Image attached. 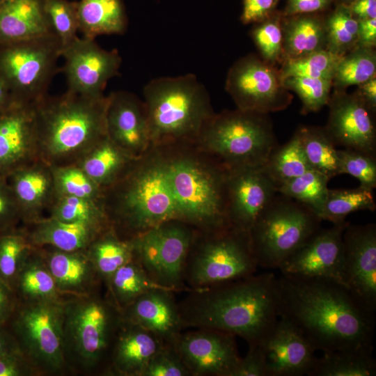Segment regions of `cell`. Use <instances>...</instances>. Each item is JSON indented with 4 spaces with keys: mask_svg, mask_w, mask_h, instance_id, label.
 I'll return each mask as SVG.
<instances>
[{
    "mask_svg": "<svg viewBox=\"0 0 376 376\" xmlns=\"http://www.w3.org/2000/svg\"><path fill=\"white\" fill-rule=\"evenodd\" d=\"M279 315L323 352L373 354L375 314L343 285L328 280L277 277Z\"/></svg>",
    "mask_w": 376,
    "mask_h": 376,
    "instance_id": "obj_1",
    "label": "cell"
},
{
    "mask_svg": "<svg viewBox=\"0 0 376 376\" xmlns=\"http://www.w3.org/2000/svg\"><path fill=\"white\" fill-rule=\"evenodd\" d=\"M184 329H212L262 344L279 318L277 277L272 272L188 292L178 302Z\"/></svg>",
    "mask_w": 376,
    "mask_h": 376,
    "instance_id": "obj_2",
    "label": "cell"
},
{
    "mask_svg": "<svg viewBox=\"0 0 376 376\" xmlns=\"http://www.w3.org/2000/svg\"><path fill=\"white\" fill-rule=\"evenodd\" d=\"M108 96L89 97L68 90L33 103L38 159L50 166L77 164L107 136Z\"/></svg>",
    "mask_w": 376,
    "mask_h": 376,
    "instance_id": "obj_3",
    "label": "cell"
},
{
    "mask_svg": "<svg viewBox=\"0 0 376 376\" xmlns=\"http://www.w3.org/2000/svg\"><path fill=\"white\" fill-rule=\"evenodd\" d=\"M158 149L178 220L199 232L230 226L227 218L228 170L194 144Z\"/></svg>",
    "mask_w": 376,
    "mask_h": 376,
    "instance_id": "obj_4",
    "label": "cell"
},
{
    "mask_svg": "<svg viewBox=\"0 0 376 376\" xmlns=\"http://www.w3.org/2000/svg\"><path fill=\"white\" fill-rule=\"evenodd\" d=\"M100 202L111 227L127 240L178 220L158 148L135 159L116 182L102 190Z\"/></svg>",
    "mask_w": 376,
    "mask_h": 376,
    "instance_id": "obj_5",
    "label": "cell"
},
{
    "mask_svg": "<svg viewBox=\"0 0 376 376\" xmlns=\"http://www.w3.org/2000/svg\"><path fill=\"white\" fill-rule=\"evenodd\" d=\"M143 94L152 148L195 144L215 113L207 90L194 74L154 79Z\"/></svg>",
    "mask_w": 376,
    "mask_h": 376,
    "instance_id": "obj_6",
    "label": "cell"
},
{
    "mask_svg": "<svg viewBox=\"0 0 376 376\" xmlns=\"http://www.w3.org/2000/svg\"><path fill=\"white\" fill-rule=\"evenodd\" d=\"M121 312L97 292L64 303L63 351L68 370L92 373L108 364Z\"/></svg>",
    "mask_w": 376,
    "mask_h": 376,
    "instance_id": "obj_7",
    "label": "cell"
},
{
    "mask_svg": "<svg viewBox=\"0 0 376 376\" xmlns=\"http://www.w3.org/2000/svg\"><path fill=\"white\" fill-rule=\"evenodd\" d=\"M194 145L228 170L264 167L279 146L267 113L238 109L214 113Z\"/></svg>",
    "mask_w": 376,
    "mask_h": 376,
    "instance_id": "obj_8",
    "label": "cell"
},
{
    "mask_svg": "<svg viewBox=\"0 0 376 376\" xmlns=\"http://www.w3.org/2000/svg\"><path fill=\"white\" fill-rule=\"evenodd\" d=\"M322 221L306 205L277 192L249 232L258 267L279 269L320 230Z\"/></svg>",
    "mask_w": 376,
    "mask_h": 376,
    "instance_id": "obj_9",
    "label": "cell"
},
{
    "mask_svg": "<svg viewBox=\"0 0 376 376\" xmlns=\"http://www.w3.org/2000/svg\"><path fill=\"white\" fill-rule=\"evenodd\" d=\"M258 267L249 233L231 226L197 230L186 261L185 282L189 291L206 288L254 274Z\"/></svg>",
    "mask_w": 376,
    "mask_h": 376,
    "instance_id": "obj_10",
    "label": "cell"
},
{
    "mask_svg": "<svg viewBox=\"0 0 376 376\" xmlns=\"http://www.w3.org/2000/svg\"><path fill=\"white\" fill-rule=\"evenodd\" d=\"M65 301L18 302L7 325L20 352L40 375L69 372L63 351Z\"/></svg>",
    "mask_w": 376,
    "mask_h": 376,
    "instance_id": "obj_11",
    "label": "cell"
},
{
    "mask_svg": "<svg viewBox=\"0 0 376 376\" xmlns=\"http://www.w3.org/2000/svg\"><path fill=\"white\" fill-rule=\"evenodd\" d=\"M61 52L55 34L0 44V79L15 102L34 103L48 95Z\"/></svg>",
    "mask_w": 376,
    "mask_h": 376,
    "instance_id": "obj_12",
    "label": "cell"
},
{
    "mask_svg": "<svg viewBox=\"0 0 376 376\" xmlns=\"http://www.w3.org/2000/svg\"><path fill=\"white\" fill-rule=\"evenodd\" d=\"M196 232L180 220L164 222L130 239L134 258L157 283L176 293L189 292L185 265Z\"/></svg>",
    "mask_w": 376,
    "mask_h": 376,
    "instance_id": "obj_13",
    "label": "cell"
},
{
    "mask_svg": "<svg viewBox=\"0 0 376 376\" xmlns=\"http://www.w3.org/2000/svg\"><path fill=\"white\" fill-rule=\"evenodd\" d=\"M226 89L237 109L242 111L268 114L286 109L292 100L279 70L253 54L238 59L230 67Z\"/></svg>",
    "mask_w": 376,
    "mask_h": 376,
    "instance_id": "obj_14",
    "label": "cell"
},
{
    "mask_svg": "<svg viewBox=\"0 0 376 376\" xmlns=\"http://www.w3.org/2000/svg\"><path fill=\"white\" fill-rule=\"evenodd\" d=\"M68 90L85 96L104 95L107 82L119 75L122 58L116 49L102 48L95 40L77 37L62 49Z\"/></svg>",
    "mask_w": 376,
    "mask_h": 376,
    "instance_id": "obj_15",
    "label": "cell"
},
{
    "mask_svg": "<svg viewBox=\"0 0 376 376\" xmlns=\"http://www.w3.org/2000/svg\"><path fill=\"white\" fill-rule=\"evenodd\" d=\"M345 287L365 309L376 312V225H351L343 234Z\"/></svg>",
    "mask_w": 376,
    "mask_h": 376,
    "instance_id": "obj_16",
    "label": "cell"
},
{
    "mask_svg": "<svg viewBox=\"0 0 376 376\" xmlns=\"http://www.w3.org/2000/svg\"><path fill=\"white\" fill-rule=\"evenodd\" d=\"M348 224L345 221L320 228L282 263L278 269L281 275L328 280L345 287L343 234Z\"/></svg>",
    "mask_w": 376,
    "mask_h": 376,
    "instance_id": "obj_17",
    "label": "cell"
},
{
    "mask_svg": "<svg viewBox=\"0 0 376 376\" xmlns=\"http://www.w3.org/2000/svg\"><path fill=\"white\" fill-rule=\"evenodd\" d=\"M327 105L329 117L324 128L335 146L376 156L375 111L359 93L335 90Z\"/></svg>",
    "mask_w": 376,
    "mask_h": 376,
    "instance_id": "obj_18",
    "label": "cell"
},
{
    "mask_svg": "<svg viewBox=\"0 0 376 376\" xmlns=\"http://www.w3.org/2000/svg\"><path fill=\"white\" fill-rule=\"evenodd\" d=\"M174 347L191 376H230L241 357L235 336L212 329L182 331Z\"/></svg>",
    "mask_w": 376,
    "mask_h": 376,
    "instance_id": "obj_19",
    "label": "cell"
},
{
    "mask_svg": "<svg viewBox=\"0 0 376 376\" xmlns=\"http://www.w3.org/2000/svg\"><path fill=\"white\" fill-rule=\"evenodd\" d=\"M276 193V186L264 167L228 170L227 218L229 226L249 233Z\"/></svg>",
    "mask_w": 376,
    "mask_h": 376,
    "instance_id": "obj_20",
    "label": "cell"
},
{
    "mask_svg": "<svg viewBox=\"0 0 376 376\" xmlns=\"http://www.w3.org/2000/svg\"><path fill=\"white\" fill-rule=\"evenodd\" d=\"M106 133L111 141L135 158L148 152L152 148L143 101L127 91L109 94Z\"/></svg>",
    "mask_w": 376,
    "mask_h": 376,
    "instance_id": "obj_21",
    "label": "cell"
},
{
    "mask_svg": "<svg viewBox=\"0 0 376 376\" xmlns=\"http://www.w3.org/2000/svg\"><path fill=\"white\" fill-rule=\"evenodd\" d=\"M37 159L33 103L15 101L0 111V179Z\"/></svg>",
    "mask_w": 376,
    "mask_h": 376,
    "instance_id": "obj_22",
    "label": "cell"
},
{
    "mask_svg": "<svg viewBox=\"0 0 376 376\" xmlns=\"http://www.w3.org/2000/svg\"><path fill=\"white\" fill-rule=\"evenodd\" d=\"M267 376H302L310 373L315 350L301 331L283 318L262 343Z\"/></svg>",
    "mask_w": 376,
    "mask_h": 376,
    "instance_id": "obj_23",
    "label": "cell"
},
{
    "mask_svg": "<svg viewBox=\"0 0 376 376\" xmlns=\"http://www.w3.org/2000/svg\"><path fill=\"white\" fill-rule=\"evenodd\" d=\"M175 294L164 289L148 291L120 311L122 319L151 332L164 345L174 347L185 329Z\"/></svg>",
    "mask_w": 376,
    "mask_h": 376,
    "instance_id": "obj_24",
    "label": "cell"
},
{
    "mask_svg": "<svg viewBox=\"0 0 376 376\" xmlns=\"http://www.w3.org/2000/svg\"><path fill=\"white\" fill-rule=\"evenodd\" d=\"M8 181L19 205L23 226L45 217L44 214L55 196L49 164L38 159L15 171Z\"/></svg>",
    "mask_w": 376,
    "mask_h": 376,
    "instance_id": "obj_25",
    "label": "cell"
},
{
    "mask_svg": "<svg viewBox=\"0 0 376 376\" xmlns=\"http://www.w3.org/2000/svg\"><path fill=\"white\" fill-rule=\"evenodd\" d=\"M164 345L151 332L122 319L104 373L143 376L151 358Z\"/></svg>",
    "mask_w": 376,
    "mask_h": 376,
    "instance_id": "obj_26",
    "label": "cell"
},
{
    "mask_svg": "<svg viewBox=\"0 0 376 376\" xmlns=\"http://www.w3.org/2000/svg\"><path fill=\"white\" fill-rule=\"evenodd\" d=\"M56 286L66 297L91 295L102 283L86 250L67 251L39 246Z\"/></svg>",
    "mask_w": 376,
    "mask_h": 376,
    "instance_id": "obj_27",
    "label": "cell"
},
{
    "mask_svg": "<svg viewBox=\"0 0 376 376\" xmlns=\"http://www.w3.org/2000/svg\"><path fill=\"white\" fill-rule=\"evenodd\" d=\"M54 34L43 8V0L0 2V44Z\"/></svg>",
    "mask_w": 376,
    "mask_h": 376,
    "instance_id": "obj_28",
    "label": "cell"
},
{
    "mask_svg": "<svg viewBox=\"0 0 376 376\" xmlns=\"http://www.w3.org/2000/svg\"><path fill=\"white\" fill-rule=\"evenodd\" d=\"M111 225L70 223L45 217L24 226L33 246H49L60 250H86L93 241Z\"/></svg>",
    "mask_w": 376,
    "mask_h": 376,
    "instance_id": "obj_29",
    "label": "cell"
},
{
    "mask_svg": "<svg viewBox=\"0 0 376 376\" xmlns=\"http://www.w3.org/2000/svg\"><path fill=\"white\" fill-rule=\"evenodd\" d=\"M13 290L18 302L64 301L47 267L41 249L32 246L15 279Z\"/></svg>",
    "mask_w": 376,
    "mask_h": 376,
    "instance_id": "obj_30",
    "label": "cell"
},
{
    "mask_svg": "<svg viewBox=\"0 0 376 376\" xmlns=\"http://www.w3.org/2000/svg\"><path fill=\"white\" fill-rule=\"evenodd\" d=\"M288 17L281 19L282 62L326 49L325 20L310 14Z\"/></svg>",
    "mask_w": 376,
    "mask_h": 376,
    "instance_id": "obj_31",
    "label": "cell"
},
{
    "mask_svg": "<svg viewBox=\"0 0 376 376\" xmlns=\"http://www.w3.org/2000/svg\"><path fill=\"white\" fill-rule=\"evenodd\" d=\"M79 31L84 38L123 34L127 17L123 0H80L78 1Z\"/></svg>",
    "mask_w": 376,
    "mask_h": 376,
    "instance_id": "obj_32",
    "label": "cell"
},
{
    "mask_svg": "<svg viewBox=\"0 0 376 376\" xmlns=\"http://www.w3.org/2000/svg\"><path fill=\"white\" fill-rule=\"evenodd\" d=\"M135 159L107 136L77 165L103 190L116 182Z\"/></svg>",
    "mask_w": 376,
    "mask_h": 376,
    "instance_id": "obj_33",
    "label": "cell"
},
{
    "mask_svg": "<svg viewBox=\"0 0 376 376\" xmlns=\"http://www.w3.org/2000/svg\"><path fill=\"white\" fill-rule=\"evenodd\" d=\"M86 251L106 286L113 274L134 258L132 240L122 238L111 226L100 233Z\"/></svg>",
    "mask_w": 376,
    "mask_h": 376,
    "instance_id": "obj_34",
    "label": "cell"
},
{
    "mask_svg": "<svg viewBox=\"0 0 376 376\" xmlns=\"http://www.w3.org/2000/svg\"><path fill=\"white\" fill-rule=\"evenodd\" d=\"M107 288L108 298L120 311L151 290L173 291L154 281L134 258L113 274Z\"/></svg>",
    "mask_w": 376,
    "mask_h": 376,
    "instance_id": "obj_35",
    "label": "cell"
},
{
    "mask_svg": "<svg viewBox=\"0 0 376 376\" xmlns=\"http://www.w3.org/2000/svg\"><path fill=\"white\" fill-rule=\"evenodd\" d=\"M295 134L311 169L324 174L329 179L339 175L337 149L324 127L301 126Z\"/></svg>",
    "mask_w": 376,
    "mask_h": 376,
    "instance_id": "obj_36",
    "label": "cell"
},
{
    "mask_svg": "<svg viewBox=\"0 0 376 376\" xmlns=\"http://www.w3.org/2000/svg\"><path fill=\"white\" fill-rule=\"evenodd\" d=\"M376 361L373 354L334 351L315 358L308 376H375Z\"/></svg>",
    "mask_w": 376,
    "mask_h": 376,
    "instance_id": "obj_37",
    "label": "cell"
},
{
    "mask_svg": "<svg viewBox=\"0 0 376 376\" xmlns=\"http://www.w3.org/2000/svg\"><path fill=\"white\" fill-rule=\"evenodd\" d=\"M376 203L373 190L359 186L355 189H329L318 214L323 221L333 224L345 221L346 217L359 210L375 211Z\"/></svg>",
    "mask_w": 376,
    "mask_h": 376,
    "instance_id": "obj_38",
    "label": "cell"
},
{
    "mask_svg": "<svg viewBox=\"0 0 376 376\" xmlns=\"http://www.w3.org/2000/svg\"><path fill=\"white\" fill-rule=\"evenodd\" d=\"M376 53L373 48L357 45L341 57L332 79L335 90L345 91L375 77Z\"/></svg>",
    "mask_w": 376,
    "mask_h": 376,
    "instance_id": "obj_39",
    "label": "cell"
},
{
    "mask_svg": "<svg viewBox=\"0 0 376 376\" xmlns=\"http://www.w3.org/2000/svg\"><path fill=\"white\" fill-rule=\"evenodd\" d=\"M264 169L276 188L311 169L295 134L273 151Z\"/></svg>",
    "mask_w": 376,
    "mask_h": 376,
    "instance_id": "obj_40",
    "label": "cell"
},
{
    "mask_svg": "<svg viewBox=\"0 0 376 376\" xmlns=\"http://www.w3.org/2000/svg\"><path fill=\"white\" fill-rule=\"evenodd\" d=\"M47 212V217L64 222L110 225L100 201L55 195Z\"/></svg>",
    "mask_w": 376,
    "mask_h": 376,
    "instance_id": "obj_41",
    "label": "cell"
},
{
    "mask_svg": "<svg viewBox=\"0 0 376 376\" xmlns=\"http://www.w3.org/2000/svg\"><path fill=\"white\" fill-rule=\"evenodd\" d=\"M329 180L324 174L310 169L279 185L276 191L306 205L318 216L327 198Z\"/></svg>",
    "mask_w": 376,
    "mask_h": 376,
    "instance_id": "obj_42",
    "label": "cell"
},
{
    "mask_svg": "<svg viewBox=\"0 0 376 376\" xmlns=\"http://www.w3.org/2000/svg\"><path fill=\"white\" fill-rule=\"evenodd\" d=\"M32 246L24 226L0 233V279L13 290L17 275Z\"/></svg>",
    "mask_w": 376,
    "mask_h": 376,
    "instance_id": "obj_43",
    "label": "cell"
},
{
    "mask_svg": "<svg viewBox=\"0 0 376 376\" xmlns=\"http://www.w3.org/2000/svg\"><path fill=\"white\" fill-rule=\"evenodd\" d=\"M326 49L340 56L357 45L359 21L346 4L339 5L325 20Z\"/></svg>",
    "mask_w": 376,
    "mask_h": 376,
    "instance_id": "obj_44",
    "label": "cell"
},
{
    "mask_svg": "<svg viewBox=\"0 0 376 376\" xmlns=\"http://www.w3.org/2000/svg\"><path fill=\"white\" fill-rule=\"evenodd\" d=\"M341 57L324 49L301 58L282 62L279 72L282 80L289 77H306L332 81Z\"/></svg>",
    "mask_w": 376,
    "mask_h": 376,
    "instance_id": "obj_45",
    "label": "cell"
},
{
    "mask_svg": "<svg viewBox=\"0 0 376 376\" xmlns=\"http://www.w3.org/2000/svg\"><path fill=\"white\" fill-rule=\"evenodd\" d=\"M55 195L100 201L102 189L78 165L51 166Z\"/></svg>",
    "mask_w": 376,
    "mask_h": 376,
    "instance_id": "obj_46",
    "label": "cell"
},
{
    "mask_svg": "<svg viewBox=\"0 0 376 376\" xmlns=\"http://www.w3.org/2000/svg\"><path fill=\"white\" fill-rule=\"evenodd\" d=\"M78 1L69 0H43V8L54 33L62 45V49L78 36Z\"/></svg>",
    "mask_w": 376,
    "mask_h": 376,
    "instance_id": "obj_47",
    "label": "cell"
},
{
    "mask_svg": "<svg viewBox=\"0 0 376 376\" xmlns=\"http://www.w3.org/2000/svg\"><path fill=\"white\" fill-rule=\"evenodd\" d=\"M288 91L295 92L302 102L301 113L317 112L328 104L332 81L306 77H289L283 79Z\"/></svg>",
    "mask_w": 376,
    "mask_h": 376,
    "instance_id": "obj_48",
    "label": "cell"
},
{
    "mask_svg": "<svg viewBox=\"0 0 376 376\" xmlns=\"http://www.w3.org/2000/svg\"><path fill=\"white\" fill-rule=\"evenodd\" d=\"M338 173L349 174L360 186L373 190L376 187V156L352 149L337 150Z\"/></svg>",
    "mask_w": 376,
    "mask_h": 376,
    "instance_id": "obj_49",
    "label": "cell"
},
{
    "mask_svg": "<svg viewBox=\"0 0 376 376\" xmlns=\"http://www.w3.org/2000/svg\"><path fill=\"white\" fill-rule=\"evenodd\" d=\"M281 19L279 16L270 15L259 22L251 31L262 59L272 66L282 58Z\"/></svg>",
    "mask_w": 376,
    "mask_h": 376,
    "instance_id": "obj_50",
    "label": "cell"
},
{
    "mask_svg": "<svg viewBox=\"0 0 376 376\" xmlns=\"http://www.w3.org/2000/svg\"><path fill=\"white\" fill-rule=\"evenodd\" d=\"M143 376H191L173 346L164 345L150 360Z\"/></svg>",
    "mask_w": 376,
    "mask_h": 376,
    "instance_id": "obj_51",
    "label": "cell"
},
{
    "mask_svg": "<svg viewBox=\"0 0 376 376\" xmlns=\"http://www.w3.org/2000/svg\"><path fill=\"white\" fill-rule=\"evenodd\" d=\"M22 223L19 205L8 179H0V233Z\"/></svg>",
    "mask_w": 376,
    "mask_h": 376,
    "instance_id": "obj_52",
    "label": "cell"
},
{
    "mask_svg": "<svg viewBox=\"0 0 376 376\" xmlns=\"http://www.w3.org/2000/svg\"><path fill=\"white\" fill-rule=\"evenodd\" d=\"M230 376H267L262 344L249 345L244 357H240Z\"/></svg>",
    "mask_w": 376,
    "mask_h": 376,
    "instance_id": "obj_53",
    "label": "cell"
},
{
    "mask_svg": "<svg viewBox=\"0 0 376 376\" xmlns=\"http://www.w3.org/2000/svg\"><path fill=\"white\" fill-rule=\"evenodd\" d=\"M40 375L20 350L0 355V376Z\"/></svg>",
    "mask_w": 376,
    "mask_h": 376,
    "instance_id": "obj_54",
    "label": "cell"
},
{
    "mask_svg": "<svg viewBox=\"0 0 376 376\" xmlns=\"http://www.w3.org/2000/svg\"><path fill=\"white\" fill-rule=\"evenodd\" d=\"M278 0H243L241 21L247 24L261 22L270 16Z\"/></svg>",
    "mask_w": 376,
    "mask_h": 376,
    "instance_id": "obj_55",
    "label": "cell"
},
{
    "mask_svg": "<svg viewBox=\"0 0 376 376\" xmlns=\"http://www.w3.org/2000/svg\"><path fill=\"white\" fill-rule=\"evenodd\" d=\"M334 0H288L283 12L285 17L311 14L327 8Z\"/></svg>",
    "mask_w": 376,
    "mask_h": 376,
    "instance_id": "obj_56",
    "label": "cell"
},
{
    "mask_svg": "<svg viewBox=\"0 0 376 376\" xmlns=\"http://www.w3.org/2000/svg\"><path fill=\"white\" fill-rule=\"evenodd\" d=\"M17 304L15 291L0 279V327H7Z\"/></svg>",
    "mask_w": 376,
    "mask_h": 376,
    "instance_id": "obj_57",
    "label": "cell"
},
{
    "mask_svg": "<svg viewBox=\"0 0 376 376\" xmlns=\"http://www.w3.org/2000/svg\"><path fill=\"white\" fill-rule=\"evenodd\" d=\"M376 45V18L359 21L357 45L374 48Z\"/></svg>",
    "mask_w": 376,
    "mask_h": 376,
    "instance_id": "obj_58",
    "label": "cell"
},
{
    "mask_svg": "<svg viewBox=\"0 0 376 376\" xmlns=\"http://www.w3.org/2000/svg\"><path fill=\"white\" fill-rule=\"evenodd\" d=\"M348 6L358 21L376 18V0H357Z\"/></svg>",
    "mask_w": 376,
    "mask_h": 376,
    "instance_id": "obj_59",
    "label": "cell"
},
{
    "mask_svg": "<svg viewBox=\"0 0 376 376\" xmlns=\"http://www.w3.org/2000/svg\"><path fill=\"white\" fill-rule=\"evenodd\" d=\"M357 92L367 104L374 111L376 110V78L375 77L359 85Z\"/></svg>",
    "mask_w": 376,
    "mask_h": 376,
    "instance_id": "obj_60",
    "label": "cell"
},
{
    "mask_svg": "<svg viewBox=\"0 0 376 376\" xmlns=\"http://www.w3.org/2000/svg\"><path fill=\"white\" fill-rule=\"evenodd\" d=\"M19 350L17 343L7 327H0V355Z\"/></svg>",
    "mask_w": 376,
    "mask_h": 376,
    "instance_id": "obj_61",
    "label": "cell"
},
{
    "mask_svg": "<svg viewBox=\"0 0 376 376\" xmlns=\"http://www.w3.org/2000/svg\"><path fill=\"white\" fill-rule=\"evenodd\" d=\"M14 102L10 91L0 79V111L8 108Z\"/></svg>",
    "mask_w": 376,
    "mask_h": 376,
    "instance_id": "obj_62",
    "label": "cell"
},
{
    "mask_svg": "<svg viewBox=\"0 0 376 376\" xmlns=\"http://www.w3.org/2000/svg\"><path fill=\"white\" fill-rule=\"evenodd\" d=\"M347 1H348L350 3H352V2L357 1V0H346Z\"/></svg>",
    "mask_w": 376,
    "mask_h": 376,
    "instance_id": "obj_63",
    "label": "cell"
},
{
    "mask_svg": "<svg viewBox=\"0 0 376 376\" xmlns=\"http://www.w3.org/2000/svg\"><path fill=\"white\" fill-rule=\"evenodd\" d=\"M2 1H4V0H0V2Z\"/></svg>",
    "mask_w": 376,
    "mask_h": 376,
    "instance_id": "obj_64",
    "label": "cell"
}]
</instances>
